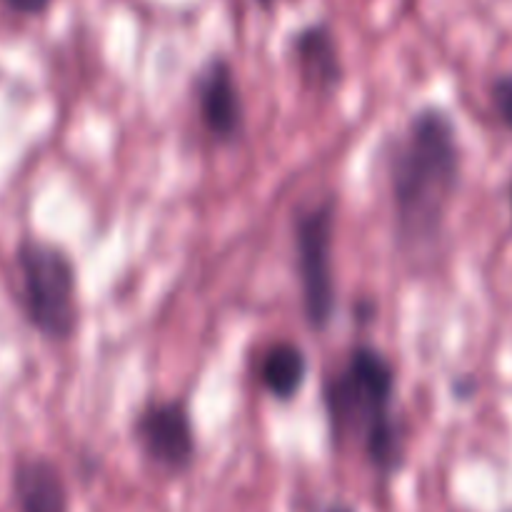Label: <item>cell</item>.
<instances>
[{
    "mask_svg": "<svg viewBox=\"0 0 512 512\" xmlns=\"http://www.w3.org/2000/svg\"><path fill=\"white\" fill-rule=\"evenodd\" d=\"M393 240L413 263L435 258L463 188L465 153L450 110L428 103L380 145Z\"/></svg>",
    "mask_w": 512,
    "mask_h": 512,
    "instance_id": "1",
    "label": "cell"
},
{
    "mask_svg": "<svg viewBox=\"0 0 512 512\" xmlns=\"http://www.w3.org/2000/svg\"><path fill=\"white\" fill-rule=\"evenodd\" d=\"M398 393L393 358L365 340L350 345L343 363L320 385V408L333 448L358 450L380 483H393L408 468L410 438Z\"/></svg>",
    "mask_w": 512,
    "mask_h": 512,
    "instance_id": "2",
    "label": "cell"
},
{
    "mask_svg": "<svg viewBox=\"0 0 512 512\" xmlns=\"http://www.w3.org/2000/svg\"><path fill=\"white\" fill-rule=\"evenodd\" d=\"M15 300L35 335L68 345L80 328V278L63 245L25 233L15 243Z\"/></svg>",
    "mask_w": 512,
    "mask_h": 512,
    "instance_id": "3",
    "label": "cell"
},
{
    "mask_svg": "<svg viewBox=\"0 0 512 512\" xmlns=\"http://www.w3.org/2000/svg\"><path fill=\"white\" fill-rule=\"evenodd\" d=\"M338 195L303 205L293 215L295 278L303 320L313 333H325L338 318V278H335V233Z\"/></svg>",
    "mask_w": 512,
    "mask_h": 512,
    "instance_id": "4",
    "label": "cell"
},
{
    "mask_svg": "<svg viewBox=\"0 0 512 512\" xmlns=\"http://www.w3.org/2000/svg\"><path fill=\"white\" fill-rule=\"evenodd\" d=\"M130 438L145 463L168 478H183L198 460V433L183 395L150 398L130 420Z\"/></svg>",
    "mask_w": 512,
    "mask_h": 512,
    "instance_id": "5",
    "label": "cell"
},
{
    "mask_svg": "<svg viewBox=\"0 0 512 512\" xmlns=\"http://www.w3.org/2000/svg\"><path fill=\"white\" fill-rule=\"evenodd\" d=\"M195 113L200 125L220 148H235L248 133V108L233 63L215 53L203 60L190 78Z\"/></svg>",
    "mask_w": 512,
    "mask_h": 512,
    "instance_id": "6",
    "label": "cell"
},
{
    "mask_svg": "<svg viewBox=\"0 0 512 512\" xmlns=\"http://www.w3.org/2000/svg\"><path fill=\"white\" fill-rule=\"evenodd\" d=\"M290 58L308 93L330 98L345 85V60L335 30L323 20L303 25L290 38Z\"/></svg>",
    "mask_w": 512,
    "mask_h": 512,
    "instance_id": "7",
    "label": "cell"
},
{
    "mask_svg": "<svg viewBox=\"0 0 512 512\" xmlns=\"http://www.w3.org/2000/svg\"><path fill=\"white\" fill-rule=\"evenodd\" d=\"M15 512H70V488L63 468L40 453L18 455L10 468Z\"/></svg>",
    "mask_w": 512,
    "mask_h": 512,
    "instance_id": "8",
    "label": "cell"
},
{
    "mask_svg": "<svg viewBox=\"0 0 512 512\" xmlns=\"http://www.w3.org/2000/svg\"><path fill=\"white\" fill-rule=\"evenodd\" d=\"M255 378L270 400L278 405L295 403L310 378L308 353L293 340H275L260 355Z\"/></svg>",
    "mask_w": 512,
    "mask_h": 512,
    "instance_id": "9",
    "label": "cell"
},
{
    "mask_svg": "<svg viewBox=\"0 0 512 512\" xmlns=\"http://www.w3.org/2000/svg\"><path fill=\"white\" fill-rule=\"evenodd\" d=\"M490 103L505 130L512 133V73H503L490 83Z\"/></svg>",
    "mask_w": 512,
    "mask_h": 512,
    "instance_id": "10",
    "label": "cell"
},
{
    "mask_svg": "<svg viewBox=\"0 0 512 512\" xmlns=\"http://www.w3.org/2000/svg\"><path fill=\"white\" fill-rule=\"evenodd\" d=\"M10 13L25 15V18H38V15L48 13L53 0H0Z\"/></svg>",
    "mask_w": 512,
    "mask_h": 512,
    "instance_id": "11",
    "label": "cell"
},
{
    "mask_svg": "<svg viewBox=\"0 0 512 512\" xmlns=\"http://www.w3.org/2000/svg\"><path fill=\"white\" fill-rule=\"evenodd\" d=\"M320 512H358V510H355L353 505H348V503H330V505H325V508Z\"/></svg>",
    "mask_w": 512,
    "mask_h": 512,
    "instance_id": "12",
    "label": "cell"
},
{
    "mask_svg": "<svg viewBox=\"0 0 512 512\" xmlns=\"http://www.w3.org/2000/svg\"><path fill=\"white\" fill-rule=\"evenodd\" d=\"M275 3H278V0H258V5L265 10V13H270V10L275 8Z\"/></svg>",
    "mask_w": 512,
    "mask_h": 512,
    "instance_id": "13",
    "label": "cell"
},
{
    "mask_svg": "<svg viewBox=\"0 0 512 512\" xmlns=\"http://www.w3.org/2000/svg\"><path fill=\"white\" fill-rule=\"evenodd\" d=\"M508 203H510V215H512V178H510V185H508Z\"/></svg>",
    "mask_w": 512,
    "mask_h": 512,
    "instance_id": "14",
    "label": "cell"
}]
</instances>
